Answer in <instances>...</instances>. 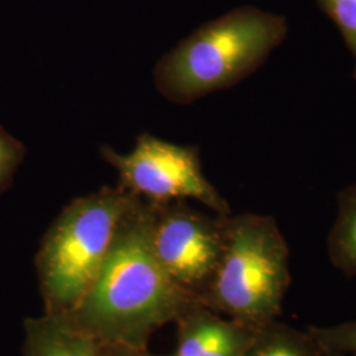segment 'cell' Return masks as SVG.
<instances>
[{
    "instance_id": "cell-9",
    "label": "cell",
    "mask_w": 356,
    "mask_h": 356,
    "mask_svg": "<svg viewBox=\"0 0 356 356\" xmlns=\"http://www.w3.org/2000/svg\"><path fill=\"white\" fill-rule=\"evenodd\" d=\"M243 356H327L310 335L272 321L254 329V338Z\"/></svg>"
},
{
    "instance_id": "cell-14",
    "label": "cell",
    "mask_w": 356,
    "mask_h": 356,
    "mask_svg": "<svg viewBox=\"0 0 356 356\" xmlns=\"http://www.w3.org/2000/svg\"><path fill=\"white\" fill-rule=\"evenodd\" d=\"M143 353L120 344L99 343V356H143Z\"/></svg>"
},
{
    "instance_id": "cell-7",
    "label": "cell",
    "mask_w": 356,
    "mask_h": 356,
    "mask_svg": "<svg viewBox=\"0 0 356 356\" xmlns=\"http://www.w3.org/2000/svg\"><path fill=\"white\" fill-rule=\"evenodd\" d=\"M175 323L178 356H243L254 338V329L204 305L191 307Z\"/></svg>"
},
{
    "instance_id": "cell-15",
    "label": "cell",
    "mask_w": 356,
    "mask_h": 356,
    "mask_svg": "<svg viewBox=\"0 0 356 356\" xmlns=\"http://www.w3.org/2000/svg\"><path fill=\"white\" fill-rule=\"evenodd\" d=\"M143 356H153V355H149V354H148V351H144V353H143ZM175 356H178V355H175Z\"/></svg>"
},
{
    "instance_id": "cell-5",
    "label": "cell",
    "mask_w": 356,
    "mask_h": 356,
    "mask_svg": "<svg viewBox=\"0 0 356 356\" xmlns=\"http://www.w3.org/2000/svg\"><path fill=\"white\" fill-rule=\"evenodd\" d=\"M101 156L118 172L119 186L149 204L191 198L216 216H231L227 201L204 176L194 145H177L144 132L131 152L122 154L103 145Z\"/></svg>"
},
{
    "instance_id": "cell-12",
    "label": "cell",
    "mask_w": 356,
    "mask_h": 356,
    "mask_svg": "<svg viewBox=\"0 0 356 356\" xmlns=\"http://www.w3.org/2000/svg\"><path fill=\"white\" fill-rule=\"evenodd\" d=\"M319 8L338 26L354 57L353 76L356 79V0H317Z\"/></svg>"
},
{
    "instance_id": "cell-13",
    "label": "cell",
    "mask_w": 356,
    "mask_h": 356,
    "mask_svg": "<svg viewBox=\"0 0 356 356\" xmlns=\"http://www.w3.org/2000/svg\"><path fill=\"white\" fill-rule=\"evenodd\" d=\"M26 157V147L0 126V193L6 191Z\"/></svg>"
},
{
    "instance_id": "cell-6",
    "label": "cell",
    "mask_w": 356,
    "mask_h": 356,
    "mask_svg": "<svg viewBox=\"0 0 356 356\" xmlns=\"http://www.w3.org/2000/svg\"><path fill=\"white\" fill-rule=\"evenodd\" d=\"M149 204L156 257L179 286L204 302L225 248V216H207L184 200Z\"/></svg>"
},
{
    "instance_id": "cell-11",
    "label": "cell",
    "mask_w": 356,
    "mask_h": 356,
    "mask_svg": "<svg viewBox=\"0 0 356 356\" xmlns=\"http://www.w3.org/2000/svg\"><path fill=\"white\" fill-rule=\"evenodd\" d=\"M310 335L329 355H356V321L332 326H310Z\"/></svg>"
},
{
    "instance_id": "cell-2",
    "label": "cell",
    "mask_w": 356,
    "mask_h": 356,
    "mask_svg": "<svg viewBox=\"0 0 356 356\" xmlns=\"http://www.w3.org/2000/svg\"><path fill=\"white\" fill-rule=\"evenodd\" d=\"M288 35L286 19L245 6L194 29L154 65L166 101L191 104L254 73Z\"/></svg>"
},
{
    "instance_id": "cell-3",
    "label": "cell",
    "mask_w": 356,
    "mask_h": 356,
    "mask_svg": "<svg viewBox=\"0 0 356 356\" xmlns=\"http://www.w3.org/2000/svg\"><path fill=\"white\" fill-rule=\"evenodd\" d=\"M141 198L122 186L78 197L54 219L38 254L44 312L72 313L99 273L124 218Z\"/></svg>"
},
{
    "instance_id": "cell-8",
    "label": "cell",
    "mask_w": 356,
    "mask_h": 356,
    "mask_svg": "<svg viewBox=\"0 0 356 356\" xmlns=\"http://www.w3.org/2000/svg\"><path fill=\"white\" fill-rule=\"evenodd\" d=\"M24 356H99V343L67 314L45 313L24 322Z\"/></svg>"
},
{
    "instance_id": "cell-1",
    "label": "cell",
    "mask_w": 356,
    "mask_h": 356,
    "mask_svg": "<svg viewBox=\"0 0 356 356\" xmlns=\"http://www.w3.org/2000/svg\"><path fill=\"white\" fill-rule=\"evenodd\" d=\"M151 226L152 207L141 200L120 225L89 291L67 314L98 343L147 351L156 331L191 307L204 305L160 264Z\"/></svg>"
},
{
    "instance_id": "cell-4",
    "label": "cell",
    "mask_w": 356,
    "mask_h": 356,
    "mask_svg": "<svg viewBox=\"0 0 356 356\" xmlns=\"http://www.w3.org/2000/svg\"><path fill=\"white\" fill-rule=\"evenodd\" d=\"M289 285V247L275 218L225 216V248L204 305L259 329L280 316Z\"/></svg>"
},
{
    "instance_id": "cell-10",
    "label": "cell",
    "mask_w": 356,
    "mask_h": 356,
    "mask_svg": "<svg viewBox=\"0 0 356 356\" xmlns=\"http://www.w3.org/2000/svg\"><path fill=\"white\" fill-rule=\"evenodd\" d=\"M331 264L346 276H356V184L338 194V211L327 238Z\"/></svg>"
},
{
    "instance_id": "cell-16",
    "label": "cell",
    "mask_w": 356,
    "mask_h": 356,
    "mask_svg": "<svg viewBox=\"0 0 356 356\" xmlns=\"http://www.w3.org/2000/svg\"><path fill=\"white\" fill-rule=\"evenodd\" d=\"M327 356H341V355H329V354H327Z\"/></svg>"
}]
</instances>
